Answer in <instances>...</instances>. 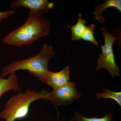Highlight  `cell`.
<instances>
[{"mask_svg": "<svg viewBox=\"0 0 121 121\" xmlns=\"http://www.w3.org/2000/svg\"><path fill=\"white\" fill-rule=\"evenodd\" d=\"M86 21L82 19V14L79 13V18L76 24L73 25L71 27L68 25H67L68 27L71 29L72 39L73 40H79L82 39L83 36L86 29Z\"/></svg>", "mask_w": 121, "mask_h": 121, "instance_id": "30bf717a", "label": "cell"}, {"mask_svg": "<svg viewBox=\"0 0 121 121\" xmlns=\"http://www.w3.org/2000/svg\"><path fill=\"white\" fill-rule=\"evenodd\" d=\"M54 4L48 0H16L11 3L12 8L23 7L34 12H47L53 8Z\"/></svg>", "mask_w": 121, "mask_h": 121, "instance_id": "8992f818", "label": "cell"}, {"mask_svg": "<svg viewBox=\"0 0 121 121\" xmlns=\"http://www.w3.org/2000/svg\"><path fill=\"white\" fill-rule=\"evenodd\" d=\"M104 91L99 92L95 94V97L98 100L99 99H111L115 101L121 106V92H115L106 87L103 88Z\"/></svg>", "mask_w": 121, "mask_h": 121, "instance_id": "8fae6325", "label": "cell"}, {"mask_svg": "<svg viewBox=\"0 0 121 121\" xmlns=\"http://www.w3.org/2000/svg\"><path fill=\"white\" fill-rule=\"evenodd\" d=\"M114 8L121 12V0H107L101 4L96 6L93 10V19L97 20L99 23H104L105 21L103 15V13L106 9Z\"/></svg>", "mask_w": 121, "mask_h": 121, "instance_id": "ba28073f", "label": "cell"}, {"mask_svg": "<svg viewBox=\"0 0 121 121\" xmlns=\"http://www.w3.org/2000/svg\"><path fill=\"white\" fill-rule=\"evenodd\" d=\"M15 13V11L14 10H9L3 12L0 11V22Z\"/></svg>", "mask_w": 121, "mask_h": 121, "instance_id": "5bb4252c", "label": "cell"}, {"mask_svg": "<svg viewBox=\"0 0 121 121\" xmlns=\"http://www.w3.org/2000/svg\"><path fill=\"white\" fill-rule=\"evenodd\" d=\"M59 121H72V120L71 118V119H70V120H69V121H67V120H65V119H63L62 120Z\"/></svg>", "mask_w": 121, "mask_h": 121, "instance_id": "9a60e30c", "label": "cell"}, {"mask_svg": "<svg viewBox=\"0 0 121 121\" xmlns=\"http://www.w3.org/2000/svg\"><path fill=\"white\" fill-rule=\"evenodd\" d=\"M70 82V67L68 66L58 72L49 70L47 74L46 83L53 89L64 86Z\"/></svg>", "mask_w": 121, "mask_h": 121, "instance_id": "52a82bcc", "label": "cell"}, {"mask_svg": "<svg viewBox=\"0 0 121 121\" xmlns=\"http://www.w3.org/2000/svg\"><path fill=\"white\" fill-rule=\"evenodd\" d=\"M55 55L52 45L44 44L40 51L35 56L22 60H14L5 66L0 77L4 78L17 71L26 70L33 76L45 83L47 74L49 71L48 63Z\"/></svg>", "mask_w": 121, "mask_h": 121, "instance_id": "7a4b0ae2", "label": "cell"}, {"mask_svg": "<svg viewBox=\"0 0 121 121\" xmlns=\"http://www.w3.org/2000/svg\"><path fill=\"white\" fill-rule=\"evenodd\" d=\"M45 12L30 11L25 23L4 37L2 42L8 45L21 47L31 44L39 38L47 35L51 26L44 16Z\"/></svg>", "mask_w": 121, "mask_h": 121, "instance_id": "6da1fadb", "label": "cell"}, {"mask_svg": "<svg viewBox=\"0 0 121 121\" xmlns=\"http://www.w3.org/2000/svg\"><path fill=\"white\" fill-rule=\"evenodd\" d=\"M10 90L18 91L21 90L16 72L11 73L7 78L0 77V97L6 91Z\"/></svg>", "mask_w": 121, "mask_h": 121, "instance_id": "9c48e42d", "label": "cell"}, {"mask_svg": "<svg viewBox=\"0 0 121 121\" xmlns=\"http://www.w3.org/2000/svg\"><path fill=\"white\" fill-rule=\"evenodd\" d=\"M71 119L72 121H113L112 114L110 113L107 114L101 118H87L83 117L77 111L75 112Z\"/></svg>", "mask_w": 121, "mask_h": 121, "instance_id": "7c38bea8", "label": "cell"}, {"mask_svg": "<svg viewBox=\"0 0 121 121\" xmlns=\"http://www.w3.org/2000/svg\"><path fill=\"white\" fill-rule=\"evenodd\" d=\"M95 25L94 24H91L90 26H87L82 39L91 42L95 45L97 46L99 43L96 41L95 37Z\"/></svg>", "mask_w": 121, "mask_h": 121, "instance_id": "4fadbf2b", "label": "cell"}, {"mask_svg": "<svg viewBox=\"0 0 121 121\" xmlns=\"http://www.w3.org/2000/svg\"><path fill=\"white\" fill-rule=\"evenodd\" d=\"M49 92L44 90L37 91L26 89L11 97L8 100L0 114V118L5 121H15L23 119L28 115L29 107L33 102L38 99L45 100Z\"/></svg>", "mask_w": 121, "mask_h": 121, "instance_id": "3957f363", "label": "cell"}, {"mask_svg": "<svg viewBox=\"0 0 121 121\" xmlns=\"http://www.w3.org/2000/svg\"><path fill=\"white\" fill-rule=\"evenodd\" d=\"M100 31L104 37L105 42L104 45L101 44L102 53L97 59L95 69L99 71L104 68L113 78L118 77L120 76V67L115 62L113 45L114 41L119 38L113 36L105 27L100 28Z\"/></svg>", "mask_w": 121, "mask_h": 121, "instance_id": "277c9868", "label": "cell"}, {"mask_svg": "<svg viewBox=\"0 0 121 121\" xmlns=\"http://www.w3.org/2000/svg\"><path fill=\"white\" fill-rule=\"evenodd\" d=\"M82 96L78 92L76 84L72 82L64 86L53 89L48 93L45 100L50 101L56 107L69 106Z\"/></svg>", "mask_w": 121, "mask_h": 121, "instance_id": "5b68a950", "label": "cell"}]
</instances>
